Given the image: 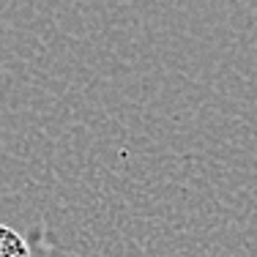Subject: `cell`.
I'll return each instance as SVG.
<instances>
[{
  "label": "cell",
  "mask_w": 257,
  "mask_h": 257,
  "mask_svg": "<svg viewBox=\"0 0 257 257\" xmlns=\"http://www.w3.org/2000/svg\"><path fill=\"white\" fill-rule=\"evenodd\" d=\"M0 257H30L25 238L3 224H0Z\"/></svg>",
  "instance_id": "6da1fadb"
}]
</instances>
